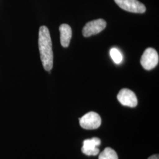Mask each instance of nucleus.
Segmentation results:
<instances>
[{
  "label": "nucleus",
  "mask_w": 159,
  "mask_h": 159,
  "mask_svg": "<svg viewBox=\"0 0 159 159\" xmlns=\"http://www.w3.org/2000/svg\"><path fill=\"white\" fill-rule=\"evenodd\" d=\"M60 42L63 47H68L72 37V30L70 25L66 24H61L60 27Z\"/></svg>",
  "instance_id": "8"
},
{
  "label": "nucleus",
  "mask_w": 159,
  "mask_h": 159,
  "mask_svg": "<svg viewBox=\"0 0 159 159\" xmlns=\"http://www.w3.org/2000/svg\"><path fill=\"white\" fill-rule=\"evenodd\" d=\"M110 54L114 62L116 64H120L123 60V56L120 51L116 48H113L110 50Z\"/></svg>",
  "instance_id": "10"
},
{
  "label": "nucleus",
  "mask_w": 159,
  "mask_h": 159,
  "mask_svg": "<svg viewBox=\"0 0 159 159\" xmlns=\"http://www.w3.org/2000/svg\"><path fill=\"white\" fill-rule=\"evenodd\" d=\"M81 127L86 130H94L102 124V119L98 114L94 111L89 112L79 118Z\"/></svg>",
  "instance_id": "2"
},
{
  "label": "nucleus",
  "mask_w": 159,
  "mask_h": 159,
  "mask_svg": "<svg viewBox=\"0 0 159 159\" xmlns=\"http://www.w3.org/2000/svg\"><path fill=\"white\" fill-rule=\"evenodd\" d=\"M148 159H159V154H154L148 157Z\"/></svg>",
  "instance_id": "11"
},
{
  "label": "nucleus",
  "mask_w": 159,
  "mask_h": 159,
  "mask_svg": "<svg viewBox=\"0 0 159 159\" xmlns=\"http://www.w3.org/2000/svg\"><path fill=\"white\" fill-rule=\"evenodd\" d=\"M98 159H119V157L114 150L107 148L99 154Z\"/></svg>",
  "instance_id": "9"
},
{
  "label": "nucleus",
  "mask_w": 159,
  "mask_h": 159,
  "mask_svg": "<svg viewBox=\"0 0 159 159\" xmlns=\"http://www.w3.org/2000/svg\"><path fill=\"white\" fill-rule=\"evenodd\" d=\"M39 47L43 66L50 72L53 67V52L50 31L45 25L41 26L39 30Z\"/></svg>",
  "instance_id": "1"
},
{
  "label": "nucleus",
  "mask_w": 159,
  "mask_h": 159,
  "mask_svg": "<svg viewBox=\"0 0 159 159\" xmlns=\"http://www.w3.org/2000/svg\"><path fill=\"white\" fill-rule=\"evenodd\" d=\"M159 60V54L156 50L153 48H148L143 54L140 63L145 70H150L157 65Z\"/></svg>",
  "instance_id": "3"
},
{
  "label": "nucleus",
  "mask_w": 159,
  "mask_h": 159,
  "mask_svg": "<svg viewBox=\"0 0 159 159\" xmlns=\"http://www.w3.org/2000/svg\"><path fill=\"white\" fill-rule=\"evenodd\" d=\"M106 22L103 19H98L87 23L83 29V35L85 37L98 34L106 27Z\"/></svg>",
  "instance_id": "5"
},
{
  "label": "nucleus",
  "mask_w": 159,
  "mask_h": 159,
  "mask_svg": "<svg viewBox=\"0 0 159 159\" xmlns=\"http://www.w3.org/2000/svg\"><path fill=\"white\" fill-rule=\"evenodd\" d=\"M101 144V140L97 137H93L90 139H86L83 142L81 151L87 156H96L99 153L98 147Z\"/></svg>",
  "instance_id": "7"
},
{
  "label": "nucleus",
  "mask_w": 159,
  "mask_h": 159,
  "mask_svg": "<svg viewBox=\"0 0 159 159\" xmlns=\"http://www.w3.org/2000/svg\"><path fill=\"white\" fill-rule=\"evenodd\" d=\"M117 99L123 106L130 107H135L137 105V98L134 92L127 89H123L117 95Z\"/></svg>",
  "instance_id": "6"
},
{
  "label": "nucleus",
  "mask_w": 159,
  "mask_h": 159,
  "mask_svg": "<svg viewBox=\"0 0 159 159\" xmlns=\"http://www.w3.org/2000/svg\"><path fill=\"white\" fill-rule=\"evenodd\" d=\"M121 8L127 11L142 14L146 11V7L137 0H114Z\"/></svg>",
  "instance_id": "4"
}]
</instances>
